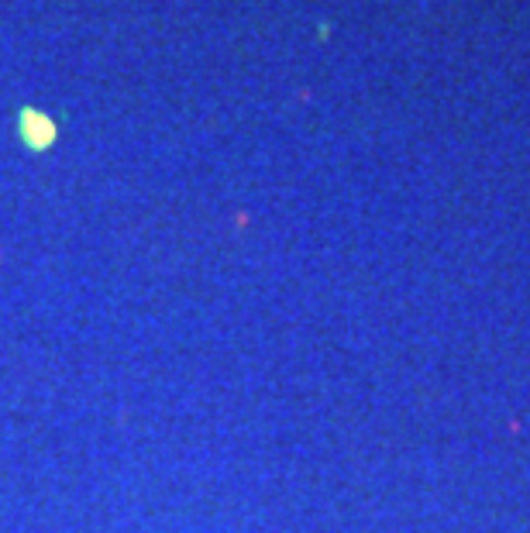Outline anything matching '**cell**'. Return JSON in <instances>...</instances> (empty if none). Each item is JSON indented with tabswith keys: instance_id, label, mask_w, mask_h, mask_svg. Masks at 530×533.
I'll return each instance as SVG.
<instances>
[{
	"instance_id": "1",
	"label": "cell",
	"mask_w": 530,
	"mask_h": 533,
	"mask_svg": "<svg viewBox=\"0 0 530 533\" xmlns=\"http://www.w3.org/2000/svg\"><path fill=\"white\" fill-rule=\"evenodd\" d=\"M18 135L31 152H41V148H49L56 141L59 128H56V120L49 118V114H41L35 107H24L18 114Z\"/></svg>"
}]
</instances>
